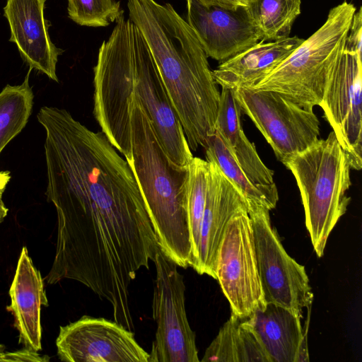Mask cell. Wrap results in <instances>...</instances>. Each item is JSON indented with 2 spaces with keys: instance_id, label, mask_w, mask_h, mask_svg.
Here are the masks:
<instances>
[{
  "instance_id": "cell-1",
  "label": "cell",
  "mask_w": 362,
  "mask_h": 362,
  "mask_svg": "<svg viewBox=\"0 0 362 362\" xmlns=\"http://www.w3.org/2000/svg\"><path fill=\"white\" fill-rule=\"evenodd\" d=\"M46 195L57 215L48 284L80 282L106 300L112 312L129 307V286L149 269L158 247L129 163L106 136L66 110L43 106Z\"/></svg>"
},
{
  "instance_id": "cell-2",
  "label": "cell",
  "mask_w": 362,
  "mask_h": 362,
  "mask_svg": "<svg viewBox=\"0 0 362 362\" xmlns=\"http://www.w3.org/2000/svg\"><path fill=\"white\" fill-rule=\"evenodd\" d=\"M94 117L126 160L131 158L129 103L135 95L148 113L170 163L187 169L193 156L148 45L122 16L103 41L94 67Z\"/></svg>"
},
{
  "instance_id": "cell-3",
  "label": "cell",
  "mask_w": 362,
  "mask_h": 362,
  "mask_svg": "<svg viewBox=\"0 0 362 362\" xmlns=\"http://www.w3.org/2000/svg\"><path fill=\"white\" fill-rule=\"evenodd\" d=\"M129 19L144 36L192 151L216 132L220 102L207 56L194 32L170 4L127 0Z\"/></svg>"
},
{
  "instance_id": "cell-4",
  "label": "cell",
  "mask_w": 362,
  "mask_h": 362,
  "mask_svg": "<svg viewBox=\"0 0 362 362\" xmlns=\"http://www.w3.org/2000/svg\"><path fill=\"white\" fill-rule=\"evenodd\" d=\"M129 112L132 156L126 160L139 187L159 247L178 267L187 268L192 259L187 210L188 170L171 165L151 119L134 95Z\"/></svg>"
},
{
  "instance_id": "cell-5",
  "label": "cell",
  "mask_w": 362,
  "mask_h": 362,
  "mask_svg": "<svg viewBox=\"0 0 362 362\" xmlns=\"http://www.w3.org/2000/svg\"><path fill=\"white\" fill-rule=\"evenodd\" d=\"M293 175L314 250L324 255L328 238L351 202V165L334 132L283 163Z\"/></svg>"
},
{
  "instance_id": "cell-6",
  "label": "cell",
  "mask_w": 362,
  "mask_h": 362,
  "mask_svg": "<svg viewBox=\"0 0 362 362\" xmlns=\"http://www.w3.org/2000/svg\"><path fill=\"white\" fill-rule=\"evenodd\" d=\"M356 11L346 1L330 9L317 31L249 88L276 92L309 110L320 105L327 80L345 48Z\"/></svg>"
},
{
  "instance_id": "cell-7",
  "label": "cell",
  "mask_w": 362,
  "mask_h": 362,
  "mask_svg": "<svg viewBox=\"0 0 362 362\" xmlns=\"http://www.w3.org/2000/svg\"><path fill=\"white\" fill-rule=\"evenodd\" d=\"M247 202L265 301L286 308L301 318L303 309L310 310L313 300L305 269L286 252L272 226L269 210L254 201Z\"/></svg>"
},
{
  "instance_id": "cell-8",
  "label": "cell",
  "mask_w": 362,
  "mask_h": 362,
  "mask_svg": "<svg viewBox=\"0 0 362 362\" xmlns=\"http://www.w3.org/2000/svg\"><path fill=\"white\" fill-rule=\"evenodd\" d=\"M153 262L156 279L152 308L156 331L148 362H199L196 334L185 310L184 276L159 246Z\"/></svg>"
},
{
  "instance_id": "cell-9",
  "label": "cell",
  "mask_w": 362,
  "mask_h": 362,
  "mask_svg": "<svg viewBox=\"0 0 362 362\" xmlns=\"http://www.w3.org/2000/svg\"><path fill=\"white\" fill-rule=\"evenodd\" d=\"M234 90L241 112L252 119L282 163L319 139L320 122L313 110L271 90Z\"/></svg>"
},
{
  "instance_id": "cell-10",
  "label": "cell",
  "mask_w": 362,
  "mask_h": 362,
  "mask_svg": "<svg viewBox=\"0 0 362 362\" xmlns=\"http://www.w3.org/2000/svg\"><path fill=\"white\" fill-rule=\"evenodd\" d=\"M216 279L232 314L249 318L265 308L247 209L237 212L227 225L217 255Z\"/></svg>"
},
{
  "instance_id": "cell-11",
  "label": "cell",
  "mask_w": 362,
  "mask_h": 362,
  "mask_svg": "<svg viewBox=\"0 0 362 362\" xmlns=\"http://www.w3.org/2000/svg\"><path fill=\"white\" fill-rule=\"evenodd\" d=\"M361 56L344 48L329 77L320 106L349 159L351 168H362Z\"/></svg>"
},
{
  "instance_id": "cell-12",
  "label": "cell",
  "mask_w": 362,
  "mask_h": 362,
  "mask_svg": "<svg viewBox=\"0 0 362 362\" xmlns=\"http://www.w3.org/2000/svg\"><path fill=\"white\" fill-rule=\"evenodd\" d=\"M58 358L65 362H148L132 331L104 317L83 315L60 326Z\"/></svg>"
},
{
  "instance_id": "cell-13",
  "label": "cell",
  "mask_w": 362,
  "mask_h": 362,
  "mask_svg": "<svg viewBox=\"0 0 362 362\" xmlns=\"http://www.w3.org/2000/svg\"><path fill=\"white\" fill-rule=\"evenodd\" d=\"M187 23L207 57L225 61L261 41L244 6L230 9L186 0Z\"/></svg>"
},
{
  "instance_id": "cell-14",
  "label": "cell",
  "mask_w": 362,
  "mask_h": 362,
  "mask_svg": "<svg viewBox=\"0 0 362 362\" xmlns=\"http://www.w3.org/2000/svg\"><path fill=\"white\" fill-rule=\"evenodd\" d=\"M209 162L205 206L197 253L191 267L216 279L218 248L227 225L239 211L247 209L246 199L218 165Z\"/></svg>"
},
{
  "instance_id": "cell-15",
  "label": "cell",
  "mask_w": 362,
  "mask_h": 362,
  "mask_svg": "<svg viewBox=\"0 0 362 362\" xmlns=\"http://www.w3.org/2000/svg\"><path fill=\"white\" fill-rule=\"evenodd\" d=\"M45 0H7L4 15L14 42L24 61L58 82L56 66L62 50L52 42L44 16Z\"/></svg>"
},
{
  "instance_id": "cell-16",
  "label": "cell",
  "mask_w": 362,
  "mask_h": 362,
  "mask_svg": "<svg viewBox=\"0 0 362 362\" xmlns=\"http://www.w3.org/2000/svg\"><path fill=\"white\" fill-rule=\"evenodd\" d=\"M8 307L19 332V344L39 351L42 349L40 310L48 305L40 272L34 266L26 247L21 250L16 273L9 289Z\"/></svg>"
},
{
  "instance_id": "cell-17",
  "label": "cell",
  "mask_w": 362,
  "mask_h": 362,
  "mask_svg": "<svg viewBox=\"0 0 362 362\" xmlns=\"http://www.w3.org/2000/svg\"><path fill=\"white\" fill-rule=\"evenodd\" d=\"M241 112L234 89L222 88L216 131L249 180L277 202L279 194L274 172L264 165L255 146L245 136L240 124Z\"/></svg>"
},
{
  "instance_id": "cell-18",
  "label": "cell",
  "mask_w": 362,
  "mask_h": 362,
  "mask_svg": "<svg viewBox=\"0 0 362 362\" xmlns=\"http://www.w3.org/2000/svg\"><path fill=\"white\" fill-rule=\"evenodd\" d=\"M297 36L270 41H259L254 46L223 61L212 71L221 88H250L274 70L303 42Z\"/></svg>"
},
{
  "instance_id": "cell-19",
  "label": "cell",
  "mask_w": 362,
  "mask_h": 362,
  "mask_svg": "<svg viewBox=\"0 0 362 362\" xmlns=\"http://www.w3.org/2000/svg\"><path fill=\"white\" fill-rule=\"evenodd\" d=\"M251 320L272 362L309 361L308 329L303 331L300 317L293 311L267 303Z\"/></svg>"
},
{
  "instance_id": "cell-20",
  "label": "cell",
  "mask_w": 362,
  "mask_h": 362,
  "mask_svg": "<svg viewBox=\"0 0 362 362\" xmlns=\"http://www.w3.org/2000/svg\"><path fill=\"white\" fill-rule=\"evenodd\" d=\"M202 362H272L251 317L231 313L205 351Z\"/></svg>"
},
{
  "instance_id": "cell-21",
  "label": "cell",
  "mask_w": 362,
  "mask_h": 362,
  "mask_svg": "<svg viewBox=\"0 0 362 362\" xmlns=\"http://www.w3.org/2000/svg\"><path fill=\"white\" fill-rule=\"evenodd\" d=\"M247 16L261 40L289 37L300 13L301 0H243Z\"/></svg>"
},
{
  "instance_id": "cell-22",
  "label": "cell",
  "mask_w": 362,
  "mask_h": 362,
  "mask_svg": "<svg viewBox=\"0 0 362 362\" xmlns=\"http://www.w3.org/2000/svg\"><path fill=\"white\" fill-rule=\"evenodd\" d=\"M30 68L23 82L6 86L0 92V153L26 125L34 95L29 83Z\"/></svg>"
},
{
  "instance_id": "cell-23",
  "label": "cell",
  "mask_w": 362,
  "mask_h": 362,
  "mask_svg": "<svg viewBox=\"0 0 362 362\" xmlns=\"http://www.w3.org/2000/svg\"><path fill=\"white\" fill-rule=\"evenodd\" d=\"M204 149L206 160L215 163L247 201L261 204L269 211L276 207L277 202L249 180L216 131L209 138Z\"/></svg>"
},
{
  "instance_id": "cell-24",
  "label": "cell",
  "mask_w": 362,
  "mask_h": 362,
  "mask_svg": "<svg viewBox=\"0 0 362 362\" xmlns=\"http://www.w3.org/2000/svg\"><path fill=\"white\" fill-rule=\"evenodd\" d=\"M187 170V210L192 243V259L189 266L191 267L199 247L206 200L209 162L198 157H193Z\"/></svg>"
},
{
  "instance_id": "cell-25",
  "label": "cell",
  "mask_w": 362,
  "mask_h": 362,
  "mask_svg": "<svg viewBox=\"0 0 362 362\" xmlns=\"http://www.w3.org/2000/svg\"><path fill=\"white\" fill-rule=\"evenodd\" d=\"M68 15L76 23L88 27H105L116 22L124 11L117 0H67Z\"/></svg>"
},
{
  "instance_id": "cell-26",
  "label": "cell",
  "mask_w": 362,
  "mask_h": 362,
  "mask_svg": "<svg viewBox=\"0 0 362 362\" xmlns=\"http://www.w3.org/2000/svg\"><path fill=\"white\" fill-rule=\"evenodd\" d=\"M362 8L356 11L346 37L345 48L361 56L362 47Z\"/></svg>"
},
{
  "instance_id": "cell-27",
  "label": "cell",
  "mask_w": 362,
  "mask_h": 362,
  "mask_svg": "<svg viewBox=\"0 0 362 362\" xmlns=\"http://www.w3.org/2000/svg\"><path fill=\"white\" fill-rule=\"evenodd\" d=\"M49 358L48 356L40 355L37 351L33 349L24 347L22 349L8 352L5 351L3 354L1 362L8 361H16V362H24V361H49Z\"/></svg>"
},
{
  "instance_id": "cell-28",
  "label": "cell",
  "mask_w": 362,
  "mask_h": 362,
  "mask_svg": "<svg viewBox=\"0 0 362 362\" xmlns=\"http://www.w3.org/2000/svg\"><path fill=\"white\" fill-rule=\"evenodd\" d=\"M205 5H216L224 8L234 9L239 6H244L242 0H199Z\"/></svg>"
},
{
  "instance_id": "cell-29",
  "label": "cell",
  "mask_w": 362,
  "mask_h": 362,
  "mask_svg": "<svg viewBox=\"0 0 362 362\" xmlns=\"http://www.w3.org/2000/svg\"><path fill=\"white\" fill-rule=\"evenodd\" d=\"M11 176L8 172L0 171V190H4L10 180Z\"/></svg>"
},
{
  "instance_id": "cell-30",
  "label": "cell",
  "mask_w": 362,
  "mask_h": 362,
  "mask_svg": "<svg viewBox=\"0 0 362 362\" xmlns=\"http://www.w3.org/2000/svg\"><path fill=\"white\" fill-rule=\"evenodd\" d=\"M3 192L4 190H0V223L3 222L8 211L2 199Z\"/></svg>"
},
{
  "instance_id": "cell-31",
  "label": "cell",
  "mask_w": 362,
  "mask_h": 362,
  "mask_svg": "<svg viewBox=\"0 0 362 362\" xmlns=\"http://www.w3.org/2000/svg\"><path fill=\"white\" fill-rule=\"evenodd\" d=\"M6 347L4 345L0 344V362L3 354H4Z\"/></svg>"
},
{
  "instance_id": "cell-32",
  "label": "cell",
  "mask_w": 362,
  "mask_h": 362,
  "mask_svg": "<svg viewBox=\"0 0 362 362\" xmlns=\"http://www.w3.org/2000/svg\"><path fill=\"white\" fill-rule=\"evenodd\" d=\"M243 1V0H242Z\"/></svg>"
}]
</instances>
